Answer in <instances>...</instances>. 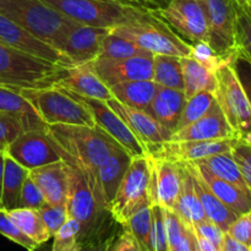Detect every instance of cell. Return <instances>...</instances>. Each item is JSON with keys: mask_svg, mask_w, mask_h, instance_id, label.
I'll return each instance as SVG.
<instances>
[{"mask_svg": "<svg viewBox=\"0 0 251 251\" xmlns=\"http://www.w3.org/2000/svg\"><path fill=\"white\" fill-rule=\"evenodd\" d=\"M47 132L56 144L63 159L73 162L82 172L97 202L107 210L100 196L98 168L115 149L122 146L98 125H49Z\"/></svg>", "mask_w": 251, "mask_h": 251, "instance_id": "obj_1", "label": "cell"}, {"mask_svg": "<svg viewBox=\"0 0 251 251\" xmlns=\"http://www.w3.org/2000/svg\"><path fill=\"white\" fill-rule=\"evenodd\" d=\"M64 161L68 163L66 206L69 217L75 218L80 223L81 245L104 240L115 234L108 223V218H113L112 215L97 202L82 172L73 162Z\"/></svg>", "mask_w": 251, "mask_h": 251, "instance_id": "obj_2", "label": "cell"}, {"mask_svg": "<svg viewBox=\"0 0 251 251\" xmlns=\"http://www.w3.org/2000/svg\"><path fill=\"white\" fill-rule=\"evenodd\" d=\"M69 68L33 58L0 42V86L17 91L58 86Z\"/></svg>", "mask_w": 251, "mask_h": 251, "instance_id": "obj_3", "label": "cell"}, {"mask_svg": "<svg viewBox=\"0 0 251 251\" xmlns=\"http://www.w3.org/2000/svg\"><path fill=\"white\" fill-rule=\"evenodd\" d=\"M0 14L56 49L61 38L78 25L42 0H0Z\"/></svg>", "mask_w": 251, "mask_h": 251, "instance_id": "obj_4", "label": "cell"}, {"mask_svg": "<svg viewBox=\"0 0 251 251\" xmlns=\"http://www.w3.org/2000/svg\"><path fill=\"white\" fill-rule=\"evenodd\" d=\"M110 32L139 44L150 53L172 55L178 58L190 56V43L174 33L173 29L154 12L145 14L141 19L129 24L119 25Z\"/></svg>", "mask_w": 251, "mask_h": 251, "instance_id": "obj_5", "label": "cell"}, {"mask_svg": "<svg viewBox=\"0 0 251 251\" xmlns=\"http://www.w3.org/2000/svg\"><path fill=\"white\" fill-rule=\"evenodd\" d=\"M20 93L36 109L47 125H86L95 126L90 110L64 88L53 86L47 88H24Z\"/></svg>", "mask_w": 251, "mask_h": 251, "instance_id": "obj_6", "label": "cell"}, {"mask_svg": "<svg viewBox=\"0 0 251 251\" xmlns=\"http://www.w3.org/2000/svg\"><path fill=\"white\" fill-rule=\"evenodd\" d=\"M69 19L87 26L113 28L141 19L145 14L113 0H42Z\"/></svg>", "mask_w": 251, "mask_h": 251, "instance_id": "obj_7", "label": "cell"}, {"mask_svg": "<svg viewBox=\"0 0 251 251\" xmlns=\"http://www.w3.org/2000/svg\"><path fill=\"white\" fill-rule=\"evenodd\" d=\"M150 156L134 157L109 206L115 223L123 226L141 208L152 206L150 198Z\"/></svg>", "mask_w": 251, "mask_h": 251, "instance_id": "obj_8", "label": "cell"}, {"mask_svg": "<svg viewBox=\"0 0 251 251\" xmlns=\"http://www.w3.org/2000/svg\"><path fill=\"white\" fill-rule=\"evenodd\" d=\"M216 75V102L237 136L251 135V107L247 95L228 61L223 63Z\"/></svg>", "mask_w": 251, "mask_h": 251, "instance_id": "obj_9", "label": "cell"}, {"mask_svg": "<svg viewBox=\"0 0 251 251\" xmlns=\"http://www.w3.org/2000/svg\"><path fill=\"white\" fill-rule=\"evenodd\" d=\"M6 154L28 171L63 159L58 146L47 130L21 132L9 145Z\"/></svg>", "mask_w": 251, "mask_h": 251, "instance_id": "obj_10", "label": "cell"}, {"mask_svg": "<svg viewBox=\"0 0 251 251\" xmlns=\"http://www.w3.org/2000/svg\"><path fill=\"white\" fill-rule=\"evenodd\" d=\"M206 15L207 43L225 60L235 51L234 12L230 0H199Z\"/></svg>", "mask_w": 251, "mask_h": 251, "instance_id": "obj_11", "label": "cell"}, {"mask_svg": "<svg viewBox=\"0 0 251 251\" xmlns=\"http://www.w3.org/2000/svg\"><path fill=\"white\" fill-rule=\"evenodd\" d=\"M68 92L90 110L93 119H95L96 125H98L100 129H103L108 135H110L132 158L146 156L147 152L144 145L139 141L134 132L125 124L124 120L107 104L105 100L83 97L77 93L71 92V91H68Z\"/></svg>", "mask_w": 251, "mask_h": 251, "instance_id": "obj_12", "label": "cell"}, {"mask_svg": "<svg viewBox=\"0 0 251 251\" xmlns=\"http://www.w3.org/2000/svg\"><path fill=\"white\" fill-rule=\"evenodd\" d=\"M154 14L163 20L172 29L194 42L208 38L206 15L199 0H172L163 9Z\"/></svg>", "mask_w": 251, "mask_h": 251, "instance_id": "obj_13", "label": "cell"}, {"mask_svg": "<svg viewBox=\"0 0 251 251\" xmlns=\"http://www.w3.org/2000/svg\"><path fill=\"white\" fill-rule=\"evenodd\" d=\"M0 42L22 51L33 58L55 64V65L71 68L74 66L73 61L64 55L61 51L54 48L43 39L38 38L34 34L29 33L21 26L16 25L0 14Z\"/></svg>", "mask_w": 251, "mask_h": 251, "instance_id": "obj_14", "label": "cell"}, {"mask_svg": "<svg viewBox=\"0 0 251 251\" xmlns=\"http://www.w3.org/2000/svg\"><path fill=\"white\" fill-rule=\"evenodd\" d=\"M88 64L108 87L127 81L153 80V55L95 59Z\"/></svg>", "mask_w": 251, "mask_h": 251, "instance_id": "obj_15", "label": "cell"}, {"mask_svg": "<svg viewBox=\"0 0 251 251\" xmlns=\"http://www.w3.org/2000/svg\"><path fill=\"white\" fill-rule=\"evenodd\" d=\"M107 104L124 120L125 124L144 145L147 154L171 140L173 132L164 127L146 110L127 107L114 98L107 100Z\"/></svg>", "mask_w": 251, "mask_h": 251, "instance_id": "obj_16", "label": "cell"}, {"mask_svg": "<svg viewBox=\"0 0 251 251\" xmlns=\"http://www.w3.org/2000/svg\"><path fill=\"white\" fill-rule=\"evenodd\" d=\"M237 137L202 141H167L150 152L149 156L176 163H191L213 154L230 152Z\"/></svg>", "mask_w": 251, "mask_h": 251, "instance_id": "obj_17", "label": "cell"}, {"mask_svg": "<svg viewBox=\"0 0 251 251\" xmlns=\"http://www.w3.org/2000/svg\"><path fill=\"white\" fill-rule=\"evenodd\" d=\"M112 28L78 24L61 38L58 50L68 56L74 65H82L97 59L100 43Z\"/></svg>", "mask_w": 251, "mask_h": 251, "instance_id": "obj_18", "label": "cell"}, {"mask_svg": "<svg viewBox=\"0 0 251 251\" xmlns=\"http://www.w3.org/2000/svg\"><path fill=\"white\" fill-rule=\"evenodd\" d=\"M151 161L150 176V198L152 205H161L164 208H173L181 186V167L179 163L163 158Z\"/></svg>", "mask_w": 251, "mask_h": 251, "instance_id": "obj_19", "label": "cell"}, {"mask_svg": "<svg viewBox=\"0 0 251 251\" xmlns=\"http://www.w3.org/2000/svg\"><path fill=\"white\" fill-rule=\"evenodd\" d=\"M237 134L217 102L212 104L205 115L196 122L173 132L169 141H202V140H221L235 137Z\"/></svg>", "mask_w": 251, "mask_h": 251, "instance_id": "obj_20", "label": "cell"}, {"mask_svg": "<svg viewBox=\"0 0 251 251\" xmlns=\"http://www.w3.org/2000/svg\"><path fill=\"white\" fill-rule=\"evenodd\" d=\"M29 176L38 185L47 203L66 202L68 194V163L64 159L29 171Z\"/></svg>", "mask_w": 251, "mask_h": 251, "instance_id": "obj_21", "label": "cell"}, {"mask_svg": "<svg viewBox=\"0 0 251 251\" xmlns=\"http://www.w3.org/2000/svg\"><path fill=\"white\" fill-rule=\"evenodd\" d=\"M58 87L65 88L83 97L105 102L113 98L109 87L98 77L88 63L69 68L66 75L58 83Z\"/></svg>", "mask_w": 251, "mask_h": 251, "instance_id": "obj_22", "label": "cell"}, {"mask_svg": "<svg viewBox=\"0 0 251 251\" xmlns=\"http://www.w3.org/2000/svg\"><path fill=\"white\" fill-rule=\"evenodd\" d=\"M132 157L123 147L115 149L98 168V183H100V196L105 208L109 211V206L117 194L118 188L131 163Z\"/></svg>", "mask_w": 251, "mask_h": 251, "instance_id": "obj_23", "label": "cell"}, {"mask_svg": "<svg viewBox=\"0 0 251 251\" xmlns=\"http://www.w3.org/2000/svg\"><path fill=\"white\" fill-rule=\"evenodd\" d=\"M198 173V176L205 181L206 185L210 190L227 205L230 210L234 211L238 216L251 211V190L250 189H243L240 186L230 184L228 181L222 180L217 176H212L208 171L198 164L189 163Z\"/></svg>", "mask_w": 251, "mask_h": 251, "instance_id": "obj_24", "label": "cell"}, {"mask_svg": "<svg viewBox=\"0 0 251 251\" xmlns=\"http://www.w3.org/2000/svg\"><path fill=\"white\" fill-rule=\"evenodd\" d=\"M186 97L183 91L159 86L146 112L158 120L164 127L174 132L176 130Z\"/></svg>", "mask_w": 251, "mask_h": 251, "instance_id": "obj_25", "label": "cell"}, {"mask_svg": "<svg viewBox=\"0 0 251 251\" xmlns=\"http://www.w3.org/2000/svg\"><path fill=\"white\" fill-rule=\"evenodd\" d=\"M185 164L186 168L189 169V172H190L191 176H193L194 189H195L196 195H198L199 200H200L201 205H202V208L203 211H205V215L206 217H207V220L216 223L223 232L227 233L228 228L232 226V223L234 222L239 216H238L234 211L230 210L227 205H225V203H223L222 201L210 190V188H208L205 184V181L198 176V173L194 171V168L190 164Z\"/></svg>", "mask_w": 251, "mask_h": 251, "instance_id": "obj_26", "label": "cell"}, {"mask_svg": "<svg viewBox=\"0 0 251 251\" xmlns=\"http://www.w3.org/2000/svg\"><path fill=\"white\" fill-rule=\"evenodd\" d=\"M0 113L17 118L25 131L48 129V125L41 119L31 103L20 92L5 86H0Z\"/></svg>", "mask_w": 251, "mask_h": 251, "instance_id": "obj_27", "label": "cell"}, {"mask_svg": "<svg viewBox=\"0 0 251 251\" xmlns=\"http://www.w3.org/2000/svg\"><path fill=\"white\" fill-rule=\"evenodd\" d=\"M159 85L153 80H137L118 83L109 87L114 100L127 107L147 110L158 91Z\"/></svg>", "mask_w": 251, "mask_h": 251, "instance_id": "obj_28", "label": "cell"}, {"mask_svg": "<svg viewBox=\"0 0 251 251\" xmlns=\"http://www.w3.org/2000/svg\"><path fill=\"white\" fill-rule=\"evenodd\" d=\"M179 164L181 167L180 193H179L176 205L172 210L176 211L188 225L194 227L198 223L207 220V217H206L202 205H201L200 200L196 195L195 189H194L193 176L186 168L185 164Z\"/></svg>", "mask_w": 251, "mask_h": 251, "instance_id": "obj_29", "label": "cell"}, {"mask_svg": "<svg viewBox=\"0 0 251 251\" xmlns=\"http://www.w3.org/2000/svg\"><path fill=\"white\" fill-rule=\"evenodd\" d=\"M180 64L184 81V95L186 98L193 97L201 91L215 93L217 82L213 71L208 70L191 56L180 58Z\"/></svg>", "mask_w": 251, "mask_h": 251, "instance_id": "obj_30", "label": "cell"}, {"mask_svg": "<svg viewBox=\"0 0 251 251\" xmlns=\"http://www.w3.org/2000/svg\"><path fill=\"white\" fill-rule=\"evenodd\" d=\"M29 171L17 163L15 159L5 154V169L2 178L1 207L10 211L20 207V198L25 179L28 176Z\"/></svg>", "mask_w": 251, "mask_h": 251, "instance_id": "obj_31", "label": "cell"}, {"mask_svg": "<svg viewBox=\"0 0 251 251\" xmlns=\"http://www.w3.org/2000/svg\"><path fill=\"white\" fill-rule=\"evenodd\" d=\"M168 251H198L196 233L176 211L164 208Z\"/></svg>", "mask_w": 251, "mask_h": 251, "instance_id": "obj_32", "label": "cell"}, {"mask_svg": "<svg viewBox=\"0 0 251 251\" xmlns=\"http://www.w3.org/2000/svg\"><path fill=\"white\" fill-rule=\"evenodd\" d=\"M191 163L202 167L206 171L210 172L212 176H217L222 180L234 184V185L240 186L243 189H249L245 184L244 178L239 171V167L235 163L230 152L213 154V156H208L206 158L191 162Z\"/></svg>", "mask_w": 251, "mask_h": 251, "instance_id": "obj_33", "label": "cell"}, {"mask_svg": "<svg viewBox=\"0 0 251 251\" xmlns=\"http://www.w3.org/2000/svg\"><path fill=\"white\" fill-rule=\"evenodd\" d=\"M153 81L162 87L183 91L184 81L180 58L172 55H153Z\"/></svg>", "mask_w": 251, "mask_h": 251, "instance_id": "obj_34", "label": "cell"}, {"mask_svg": "<svg viewBox=\"0 0 251 251\" xmlns=\"http://www.w3.org/2000/svg\"><path fill=\"white\" fill-rule=\"evenodd\" d=\"M7 212L17 227L41 247L51 238L37 210L19 207Z\"/></svg>", "mask_w": 251, "mask_h": 251, "instance_id": "obj_35", "label": "cell"}, {"mask_svg": "<svg viewBox=\"0 0 251 251\" xmlns=\"http://www.w3.org/2000/svg\"><path fill=\"white\" fill-rule=\"evenodd\" d=\"M140 55H153V54L141 48L139 44L109 32L100 43L97 59H126Z\"/></svg>", "mask_w": 251, "mask_h": 251, "instance_id": "obj_36", "label": "cell"}, {"mask_svg": "<svg viewBox=\"0 0 251 251\" xmlns=\"http://www.w3.org/2000/svg\"><path fill=\"white\" fill-rule=\"evenodd\" d=\"M230 1L234 12L235 47L251 60V6L244 0Z\"/></svg>", "mask_w": 251, "mask_h": 251, "instance_id": "obj_37", "label": "cell"}, {"mask_svg": "<svg viewBox=\"0 0 251 251\" xmlns=\"http://www.w3.org/2000/svg\"><path fill=\"white\" fill-rule=\"evenodd\" d=\"M151 226H152V212L151 206L141 208L135 215H132L124 225V229L129 230L132 237L136 240L141 251H153L151 243Z\"/></svg>", "mask_w": 251, "mask_h": 251, "instance_id": "obj_38", "label": "cell"}, {"mask_svg": "<svg viewBox=\"0 0 251 251\" xmlns=\"http://www.w3.org/2000/svg\"><path fill=\"white\" fill-rule=\"evenodd\" d=\"M215 102V95L212 92H208V91H201V92L194 95L193 97L186 98L180 119H179L178 125H176V130L200 119L202 115H205L208 112V109L212 107Z\"/></svg>", "mask_w": 251, "mask_h": 251, "instance_id": "obj_39", "label": "cell"}, {"mask_svg": "<svg viewBox=\"0 0 251 251\" xmlns=\"http://www.w3.org/2000/svg\"><path fill=\"white\" fill-rule=\"evenodd\" d=\"M80 223L75 218L69 217L53 237L50 251H77L82 245L80 243Z\"/></svg>", "mask_w": 251, "mask_h": 251, "instance_id": "obj_40", "label": "cell"}, {"mask_svg": "<svg viewBox=\"0 0 251 251\" xmlns=\"http://www.w3.org/2000/svg\"><path fill=\"white\" fill-rule=\"evenodd\" d=\"M0 234L4 235L11 242L16 243L17 245L22 247L27 251H36L41 245L37 244L36 242L27 237L21 229L16 226V223L10 217L9 212L4 208H0Z\"/></svg>", "mask_w": 251, "mask_h": 251, "instance_id": "obj_41", "label": "cell"}, {"mask_svg": "<svg viewBox=\"0 0 251 251\" xmlns=\"http://www.w3.org/2000/svg\"><path fill=\"white\" fill-rule=\"evenodd\" d=\"M230 153L239 167L245 184L251 190V135L243 137L238 136Z\"/></svg>", "mask_w": 251, "mask_h": 251, "instance_id": "obj_42", "label": "cell"}, {"mask_svg": "<svg viewBox=\"0 0 251 251\" xmlns=\"http://www.w3.org/2000/svg\"><path fill=\"white\" fill-rule=\"evenodd\" d=\"M152 226L151 243L153 251H168V238H167L164 207L161 205H152Z\"/></svg>", "mask_w": 251, "mask_h": 251, "instance_id": "obj_43", "label": "cell"}, {"mask_svg": "<svg viewBox=\"0 0 251 251\" xmlns=\"http://www.w3.org/2000/svg\"><path fill=\"white\" fill-rule=\"evenodd\" d=\"M228 63L234 70L251 107V60L242 50L235 49L234 53L228 59Z\"/></svg>", "mask_w": 251, "mask_h": 251, "instance_id": "obj_44", "label": "cell"}, {"mask_svg": "<svg viewBox=\"0 0 251 251\" xmlns=\"http://www.w3.org/2000/svg\"><path fill=\"white\" fill-rule=\"evenodd\" d=\"M38 211L39 216H41L42 221H43L44 226L47 229L50 233L51 238L54 237L59 228L66 222L69 218L68 206L65 203H60V205H50V203H46L42 206Z\"/></svg>", "mask_w": 251, "mask_h": 251, "instance_id": "obj_45", "label": "cell"}, {"mask_svg": "<svg viewBox=\"0 0 251 251\" xmlns=\"http://www.w3.org/2000/svg\"><path fill=\"white\" fill-rule=\"evenodd\" d=\"M191 47V58L195 59L196 61H199L200 64H202L205 68H207L208 70L213 71L215 73L223 63H226L227 60H225L223 58H221L215 50L210 47V44L205 41H199L194 42L190 44Z\"/></svg>", "mask_w": 251, "mask_h": 251, "instance_id": "obj_46", "label": "cell"}, {"mask_svg": "<svg viewBox=\"0 0 251 251\" xmlns=\"http://www.w3.org/2000/svg\"><path fill=\"white\" fill-rule=\"evenodd\" d=\"M24 131V126L17 118L0 113V152L6 153L9 145Z\"/></svg>", "mask_w": 251, "mask_h": 251, "instance_id": "obj_47", "label": "cell"}, {"mask_svg": "<svg viewBox=\"0 0 251 251\" xmlns=\"http://www.w3.org/2000/svg\"><path fill=\"white\" fill-rule=\"evenodd\" d=\"M46 203V199H44L41 189L34 183L33 179L28 176L25 179L24 186H22L21 198H20V207L39 210Z\"/></svg>", "mask_w": 251, "mask_h": 251, "instance_id": "obj_48", "label": "cell"}, {"mask_svg": "<svg viewBox=\"0 0 251 251\" xmlns=\"http://www.w3.org/2000/svg\"><path fill=\"white\" fill-rule=\"evenodd\" d=\"M227 234L237 242L251 248V211L240 215L228 228Z\"/></svg>", "mask_w": 251, "mask_h": 251, "instance_id": "obj_49", "label": "cell"}, {"mask_svg": "<svg viewBox=\"0 0 251 251\" xmlns=\"http://www.w3.org/2000/svg\"><path fill=\"white\" fill-rule=\"evenodd\" d=\"M194 230L198 235L205 238V239L210 240L211 243H213L215 245H217L218 248L222 247L223 238H225L226 233L218 227L216 223L211 222L210 220H205L202 222L198 223V225L194 226Z\"/></svg>", "mask_w": 251, "mask_h": 251, "instance_id": "obj_50", "label": "cell"}, {"mask_svg": "<svg viewBox=\"0 0 251 251\" xmlns=\"http://www.w3.org/2000/svg\"><path fill=\"white\" fill-rule=\"evenodd\" d=\"M110 251H141L136 240L129 230L124 229L119 235H117Z\"/></svg>", "mask_w": 251, "mask_h": 251, "instance_id": "obj_51", "label": "cell"}, {"mask_svg": "<svg viewBox=\"0 0 251 251\" xmlns=\"http://www.w3.org/2000/svg\"><path fill=\"white\" fill-rule=\"evenodd\" d=\"M115 1L142 12H156L163 9V6L157 0H115Z\"/></svg>", "mask_w": 251, "mask_h": 251, "instance_id": "obj_52", "label": "cell"}, {"mask_svg": "<svg viewBox=\"0 0 251 251\" xmlns=\"http://www.w3.org/2000/svg\"><path fill=\"white\" fill-rule=\"evenodd\" d=\"M115 238H117V234H113L104 240L87 243V244H83L77 251H110ZM36 251H39V250L37 249Z\"/></svg>", "mask_w": 251, "mask_h": 251, "instance_id": "obj_53", "label": "cell"}, {"mask_svg": "<svg viewBox=\"0 0 251 251\" xmlns=\"http://www.w3.org/2000/svg\"><path fill=\"white\" fill-rule=\"evenodd\" d=\"M221 251H251V248L237 242V240L233 239L232 237H229L226 233L225 238H223L222 247H221Z\"/></svg>", "mask_w": 251, "mask_h": 251, "instance_id": "obj_54", "label": "cell"}, {"mask_svg": "<svg viewBox=\"0 0 251 251\" xmlns=\"http://www.w3.org/2000/svg\"><path fill=\"white\" fill-rule=\"evenodd\" d=\"M196 239H198V251H221V248L200 235L196 234Z\"/></svg>", "mask_w": 251, "mask_h": 251, "instance_id": "obj_55", "label": "cell"}, {"mask_svg": "<svg viewBox=\"0 0 251 251\" xmlns=\"http://www.w3.org/2000/svg\"><path fill=\"white\" fill-rule=\"evenodd\" d=\"M5 154L0 152V198H1L2 190V178H4V169H5ZM1 202V201H0Z\"/></svg>", "mask_w": 251, "mask_h": 251, "instance_id": "obj_56", "label": "cell"}, {"mask_svg": "<svg viewBox=\"0 0 251 251\" xmlns=\"http://www.w3.org/2000/svg\"><path fill=\"white\" fill-rule=\"evenodd\" d=\"M157 1H158L159 2V4H161L162 5V6H166V5L167 4H169V2H171L172 1V0H157Z\"/></svg>", "mask_w": 251, "mask_h": 251, "instance_id": "obj_57", "label": "cell"}, {"mask_svg": "<svg viewBox=\"0 0 251 251\" xmlns=\"http://www.w3.org/2000/svg\"><path fill=\"white\" fill-rule=\"evenodd\" d=\"M244 1H245V2H247V4H248V5H250V6H251V0H244Z\"/></svg>", "mask_w": 251, "mask_h": 251, "instance_id": "obj_58", "label": "cell"}, {"mask_svg": "<svg viewBox=\"0 0 251 251\" xmlns=\"http://www.w3.org/2000/svg\"><path fill=\"white\" fill-rule=\"evenodd\" d=\"M0 208H2V207H1V202H0Z\"/></svg>", "mask_w": 251, "mask_h": 251, "instance_id": "obj_59", "label": "cell"}, {"mask_svg": "<svg viewBox=\"0 0 251 251\" xmlns=\"http://www.w3.org/2000/svg\"><path fill=\"white\" fill-rule=\"evenodd\" d=\"M113 1H115V0H113Z\"/></svg>", "mask_w": 251, "mask_h": 251, "instance_id": "obj_60", "label": "cell"}]
</instances>
